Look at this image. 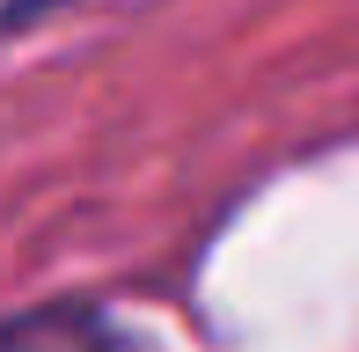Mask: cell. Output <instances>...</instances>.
<instances>
[{
  "mask_svg": "<svg viewBox=\"0 0 359 352\" xmlns=\"http://www.w3.org/2000/svg\"><path fill=\"white\" fill-rule=\"evenodd\" d=\"M52 8H67V0H0V37H15V29L44 22Z\"/></svg>",
  "mask_w": 359,
  "mask_h": 352,
  "instance_id": "cell-1",
  "label": "cell"
}]
</instances>
